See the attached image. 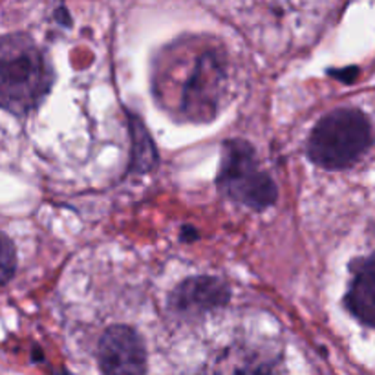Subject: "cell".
Here are the masks:
<instances>
[{
    "mask_svg": "<svg viewBox=\"0 0 375 375\" xmlns=\"http://www.w3.org/2000/svg\"><path fill=\"white\" fill-rule=\"evenodd\" d=\"M54 74L40 48L26 35L0 37V109L26 115L46 97Z\"/></svg>",
    "mask_w": 375,
    "mask_h": 375,
    "instance_id": "6da1fadb",
    "label": "cell"
},
{
    "mask_svg": "<svg viewBox=\"0 0 375 375\" xmlns=\"http://www.w3.org/2000/svg\"><path fill=\"white\" fill-rule=\"evenodd\" d=\"M372 147V123L360 110L339 109L315 125L308 139V156L326 170L356 165Z\"/></svg>",
    "mask_w": 375,
    "mask_h": 375,
    "instance_id": "7a4b0ae2",
    "label": "cell"
},
{
    "mask_svg": "<svg viewBox=\"0 0 375 375\" xmlns=\"http://www.w3.org/2000/svg\"><path fill=\"white\" fill-rule=\"evenodd\" d=\"M216 183L229 200L253 211H266L278 198L277 185L260 167L255 148L244 139L223 143Z\"/></svg>",
    "mask_w": 375,
    "mask_h": 375,
    "instance_id": "3957f363",
    "label": "cell"
},
{
    "mask_svg": "<svg viewBox=\"0 0 375 375\" xmlns=\"http://www.w3.org/2000/svg\"><path fill=\"white\" fill-rule=\"evenodd\" d=\"M228 92L225 59L212 48H205L187 66L178 88V110L187 121H209Z\"/></svg>",
    "mask_w": 375,
    "mask_h": 375,
    "instance_id": "277c9868",
    "label": "cell"
},
{
    "mask_svg": "<svg viewBox=\"0 0 375 375\" xmlns=\"http://www.w3.org/2000/svg\"><path fill=\"white\" fill-rule=\"evenodd\" d=\"M99 368L103 375H148L147 351L141 337L129 326H112L97 346Z\"/></svg>",
    "mask_w": 375,
    "mask_h": 375,
    "instance_id": "5b68a950",
    "label": "cell"
},
{
    "mask_svg": "<svg viewBox=\"0 0 375 375\" xmlns=\"http://www.w3.org/2000/svg\"><path fill=\"white\" fill-rule=\"evenodd\" d=\"M229 287L216 277H191L183 280L173 292L168 304L174 313L187 319H196L229 302Z\"/></svg>",
    "mask_w": 375,
    "mask_h": 375,
    "instance_id": "8992f818",
    "label": "cell"
},
{
    "mask_svg": "<svg viewBox=\"0 0 375 375\" xmlns=\"http://www.w3.org/2000/svg\"><path fill=\"white\" fill-rule=\"evenodd\" d=\"M346 308L365 326L372 328L375 322V262L374 258L357 260L353 266V278L344 296Z\"/></svg>",
    "mask_w": 375,
    "mask_h": 375,
    "instance_id": "52a82bcc",
    "label": "cell"
},
{
    "mask_svg": "<svg viewBox=\"0 0 375 375\" xmlns=\"http://www.w3.org/2000/svg\"><path fill=\"white\" fill-rule=\"evenodd\" d=\"M209 375H277L271 357L257 350H229L214 362Z\"/></svg>",
    "mask_w": 375,
    "mask_h": 375,
    "instance_id": "ba28073f",
    "label": "cell"
},
{
    "mask_svg": "<svg viewBox=\"0 0 375 375\" xmlns=\"http://www.w3.org/2000/svg\"><path fill=\"white\" fill-rule=\"evenodd\" d=\"M130 130H132V163H130V170L145 174L150 168H154L156 159H158V152H156L152 139L148 136L143 123H139L134 115L130 118Z\"/></svg>",
    "mask_w": 375,
    "mask_h": 375,
    "instance_id": "9c48e42d",
    "label": "cell"
},
{
    "mask_svg": "<svg viewBox=\"0 0 375 375\" xmlns=\"http://www.w3.org/2000/svg\"><path fill=\"white\" fill-rule=\"evenodd\" d=\"M17 267V255L15 247L11 240L6 237L4 232H0V286L6 284L13 277Z\"/></svg>",
    "mask_w": 375,
    "mask_h": 375,
    "instance_id": "30bf717a",
    "label": "cell"
},
{
    "mask_svg": "<svg viewBox=\"0 0 375 375\" xmlns=\"http://www.w3.org/2000/svg\"><path fill=\"white\" fill-rule=\"evenodd\" d=\"M330 74L333 75V77H337L339 81H342V83H351V81H356L357 74H359V70H357V68H348V70H339V72L331 70Z\"/></svg>",
    "mask_w": 375,
    "mask_h": 375,
    "instance_id": "8fae6325",
    "label": "cell"
}]
</instances>
